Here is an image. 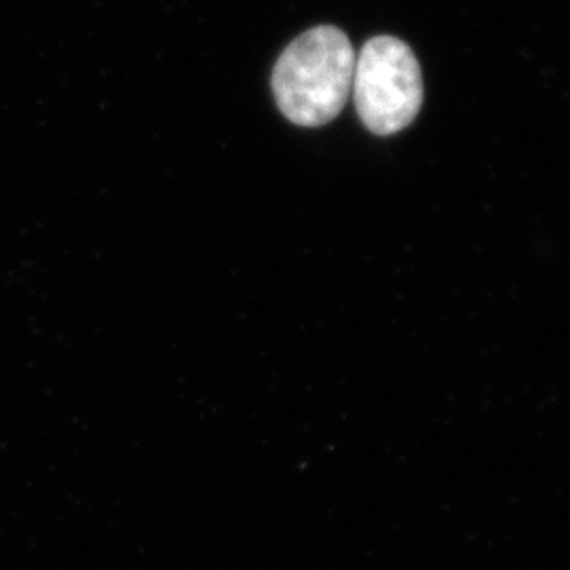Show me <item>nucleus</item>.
Wrapping results in <instances>:
<instances>
[{"mask_svg":"<svg viewBox=\"0 0 570 570\" xmlns=\"http://www.w3.org/2000/svg\"><path fill=\"white\" fill-rule=\"evenodd\" d=\"M355 51L334 26L306 30L282 53L273 70V94L285 119L322 127L345 108L355 72Z\"/></svg>","mask_w":570,"mask_h":570,"instance_id":"f257e3e1","label":"nucleus"},{"mask_svg":"<svg viewBox=\"0 0 570 570\" xmlns=\"http://www.w3.org/2000/svg\"><path fill=\"white\" fill-rule=\"evenodd\" d=\"M353 100L360 119L376 136L402 131L423 106V75L406 42L370 39L355 58Z\"/></svg>","mask_w":570,"mask_h":570,"instance_id":"f03ea898","label":"nucleus"}]
</instances>
